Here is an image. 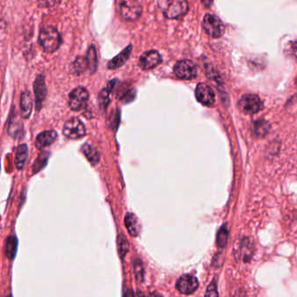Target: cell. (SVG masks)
Masks as SVG:
<instances>
[{"label":"cell","mask_w":297,"mask_h":297,"mask_svg":"<svg viewBox=\"0 0 297 297\" xmlns=\"http://www.w3.org/2000/svg\"><path fill=\"white\" fill-rule=\"evenodd\" d=\"M159 9L168 19H175L187 14L188 3L187 0H159Z\"/></svg>","instance_id":"6da1fadb"},{"label":"cell","mask_w":297,"mask_h":297,"mask_svg":"<svg viewBox=\"0 0 297 297\" xmlns=\"http://www.w3.org/2000/svg\"><path fill=\"white\" fill-rule=\"evenodd\" d=\"M39 41L46 53H54L62 43L60 32L53 26H46L39 32Z\"/></svg>","instance_id":"7a4b0ae2"},{"label":"cell","mask_w":297,"mask_h":297,"mask_svg":"<svg viewBox=\"0 0 297 297\" xmlns=\"http://www.w3.org/2000/svg\"><path fill=\"white\" fill-rule=\"evenodd\" d=\"M119 11L121 18L126 21H135L141 17L142 7L138 0H122Z\"/></svg>","instance_id":"3957f363"},{"label":"cell","mask_w":297,"mask_h":297,"mask_svg":"<svg viewBox=\"0 0 297 297\" xmlns=\"http://www.w3.org/2000/svg\"><path fill=\"white\" fill-rule=\"evenodd\" d=\"M205 32L213 38H220L225 32V26L223 22L216 15L207 14L202 22Z\"/></svg>","instance_id":"277c9868"},{"label":"cell","mask_w":297,"mask_h":297,"mask_svg":"<svg viewBox=\"0 0 297 297\" xmlns=\"http://www.w3.org/2000/svg\"><path fill=\"white\" fill-rule=\"evenodd\" d=\"M63 134L66 137L76 140L85 136L86 134L85 125L78 118H72L64 125Z\"/></svg>","instance_id":"5b68a950"},{"label":"cell","mask_w":297,"mask_h":297,"mask_svg":"<svg viewBox=\"0 0 297 297\" xmlns=\"http://www.w3.org/2000/svg\"><path fill=\"white\" fill-rule=\"evenodd\" d=\"M88 99V91L85 87L78 86L69 93V106L74 111H80L85 107Z\"/></svg>","instance_id":"8992f818"},{"label":"cell","mask_w":297,"mask_h":297,"mask_svg":"<svg viewBox=\"0 0 297 297\" xmlns=\"http://www.w3.org/2000/svg\"><path fill=\"white\" fill-rule=\"evenodd\" d=\"M239 106L245 113L255 114L262 109V102L257 95L245 94L240 99Z\"/></svg>","instance_id":"52a82bcc"},{"label":"cell","mask_w":297,"mask_h":297,"mask_svg":"<svg viewBox=\"0 0 297 297\" xmlns=\"http://www.w3.org/2000/svg\"><path fill=\"white\" fill-rule=\"evenodd\" d=\"M173 71L177 77L181 79H192L195 78L197 75V69L195 65L188 60L177 62Z\"/></svg>","instance_id":"ba28073f"},{"label":"cell","mask_w":297,"mask_h":297,"mask_svg":"<svg viewBox=\"0 0 297 297\" xmlns=\"http://www.w3.org/2000/svg\"><path fill=\"white\" fill-rule=\"evenodd\" d=\"M161 62H162V58L160 56V54L157 51L151 50L142 54L139 61V66L142 70L148 71L158 67Z\"/></svg>","instance_id":"9c48e42d"},{"label":"cell","mask_w":297,"mask_h":297,"mask_svg":"<svg viewBox=\"0 0 297 297\" xmlns=\"http://www.w3.org/2000/svg\"><path fill=\"white\" fill-rule=\"evenodd\" d=\"M195 97L199 102L204 106H213L216 101V96L213 89L204 83H201L196 86Z\"/></svg>","instance_id":"30bf717a"},{"label":"cell","mask_w":297,"mask_h":297,"mask_svg":"<svg viewBox=\"0 0 297 297\" xmlns=\"http://www.w3.org/2000/svg\"><path fill=\"white\" fill-rule=\"evenodd\" d=\"M199 282L195 276L185 275L179 278L176 283V289L180 293L190 295L197 290Z\"/></svg>","instance_id":"8fae6325"},{"label":"cell","mask_w":297,"mask_h":297,"mask_svg":"<svg viewBox=\"0 0 297 297\" xmlns=\"http://www.w3.org/2000/svg\"><path fill=\"white\" fill-rule=\"evenodd\" d=\"M57 133L53 130H47V131L42 132L41 134L38 135L36 139V147L39 150L48 148L49 146L52 145L53 142L56 141Z\"/></svg>","instance_id":"7c38bea8"},{"label":"cell","mask_w":297,"mask_h":297,"mask_svg":"<svg viewBox=\"0 0 297 297\" xmlns=\"http://www.w3.org/2000/svg\"><path fill=\"white\" fill-rule=\"evenodd\" d=\"M125 225L128 228V233H130L132 236H138L141 233L142 224L135 214L132 213L127 214V216L125 217Z\"/></svg>","instance_id":"4fadbf2b"},{"label":"cell","mask_w":297,"mask_h":297,"mask_svg":"<svg viewBox=\"0 0 297 297\" xmlns=\"http://www.w3.org/2000/svg\"><path fill=\"white\" fill-rule=\"evenodd\" d=\"M34 93H35L37 106H38V109H39L43 100L45 99L46 95V83H45V78L43 75L39 76L34 82Z\"/></svg>","instance_id":"5bb4252c"},{"label":"cell","mask_w":297,"mask_h":297,"mask_svg":"<svg viewBox=\"0 0 297 297\" xmlns=\"http://www.w3.org/2000/svg\"><path fill=\"white\" fill-rule=\"evenodd\" d=\"M132 49H133V46L131 45L128 46L127 48H125L120 54H118L116 57L113 58L112 61H109L108 68L114 70V69L122 67L128 61L129 57L131 55Z\"/></svg>","instance_id":"9a60e30c"},{"label":"cell","mask_w":297,"mask_h":297,"mask_svg":"<svg viewBox=\"0 0 297 297\" xmlns=\"http://www.w3.org/2000/svg\"><path fill=\"white\" fill-rule=\"evenodd\" d=\"M32 99L29 92H22L20 96V113L22 118L28 119L31 116L32 111Z\"/></svg>","instance_id":"2e32d148"},{"label":"cell","mask_w":297,"mask_h":297,"mask_svg":"<svg viewBox=\"0 0 297 297\" xmlns=\"http://www.w3.org/2000/svg\"><path fill=\"white\" fill-rule=\"evenodd\" d=\"M28 148L25 144H22L18 147L16 152V159H15V164L18 170L24 168L25 162L28 158Z\"/></svg>","instance_id":"e0dca14e"},{"label":"cell","mask_w":297,"mask_h":297,"mask_svg":"<svg viewBox=\"0 0 297 297\" xmlns=\"http://www.w3.org/2000/svg\"><path fill=\"white\" fill-rule=\"evenodd\" d=\"M82 151L86 157V159H88L89 162L91 163L93 166H95L99 162L100 156H99V152L92 145L86 143L82 147Z\"/></svg>","instance_id":"ac0fdd59"},{"label":"cell","mask_w":297,"mask_h":297,"mask_svg":"<svg viewBox=\"0 0 297 297\" xmlns=\"http://www.w3.org/2000/svg\"><path fill=\"white\" fill-rule=\"evenodd\" d=\"M86 69H88V63L86 58L84 57H78L71 66L72 72L77 75L82 74Z\"/></svg>","instance_id":"d6986e66"},{"label":"cell","mask_w":297,"mask_h":297,"mask_svg":"<svg viewBox=\"0 0 297 297\" xmlns=\"http://www.w3.org/2000/svg\"><path fill=\"white\" fill-rule=\"evenodd\" d=\"M85 58L88 63L89 71L91 74H94L98 68V57H97V52L94 46H90Z\"/></svg>","instance_id":"ffe728a7"},{"label":"cell","mask_w":297,"mask_h":297,"mask_svg":"<svg viewBox=\"0 0 297 297\" xmlns=\"http://www.w3.org/2000/svg\"><path fill=\"white\" fill-rule=\"evenodd\" d=\"M17 246H18V241L16 237L10 236L6 240L5 250H6V255L9 258L12 259L14 257L17 251Z\"/></svg>","instance_id":"44dd1931"},{"label":"cell","mask_w":297,"mask_h":297,"mask_svg":"<svg viewBox=\"0 0 297 297\" xmlns=\"http://www.w3.org/2000/svg\"><path fill=\"white\" fill-rule=\"evenodd\" d=\"M115 82V80H114ZM113 82V83H114ZM113 87V85H111V82H110L108 85H107V87L106 89H103L102 91L100 92L99 95V105L101 107L103 108H105L106 109L107 106H108V104L110 102V99H109V94L111 91H112V89Z\"/></svg>","instance_id":"7402d4cb"},{"label":"cell","mask_w":297,"mask_h":297,"mask_svg":"<svg viewBox=\"0 0 297 297\" xmlns=\"http://www.w3.org/2000/svg\"><path fill=\"white\" fill-rule=\"evenodd\" d=\"M118 251L121 256V258H124L129 251V243L128 239L124 236L123 233H121L118 237Z\"/></svg>","instance_id":"603a6c76"},{"label":"cell","mask_w":297,"mask_h":297,"mask_svg":"<svg viewBox=\"0 0 297 297\" xmlns=\"http://www.w3.org/2000/svg\"><path fill=\"white\" fill-rule=\"evenodd\" d=\"M22 129H23V128H22L21 123L16 119V115H14V118H11V121L9 122V128H8L9 134L11 136L16 137L18 135H20Z\"/></svg>","instance_id":"cb8c5ba5"},{"label":"cell","mask_w":297,"mask_h":297,"mask_svg":"<svg viewBox=\"0 0 297 297\" xmlns=\"http://www.w3.org/2000/svg\"><path fill=\"white\" fill-rule=\"evenodd\" d=\"M269 126L268 122L264 121H258L254 122V131L258 135H264L268 133Z\"/></svg>","instance_id":"d4e9b609"},{"label":"cell","mask_w":297,"mask_h":297,"mask_svg":"<svg viewBox=\"0 0 297 297\" xmlns=\"http://www.w3.org/2000/svg\"><path fill=\"white\" fill-rule=\"evenodd\" d=\"M134 269H135V278L139 283H141L143 281V277H144V268L140 260H135V263H134Z\"/></svg>","instance_id":"484cf974"},{"label":"cell","mask_w":297,"mask_h":297,"mask_svg":"<svg viewBox=\"0 0 297 297\" xmlns=\"http://www.w3.org/2000/svg\"><path fill=\"white\" fill-rule=\"evenodd\" d=\"M227 236H228V232L225 226H223L221 228V230L217 235V244L221 248L225 247L226 244V241H227Z\"/></svg>","instance_id":"4316f807"},{"label":"cell","mask_w":297,"mask_h":297,"mask_svg":"<svg viewBox=\"0 0 297 297\" xmlns=\"http://www.w3.org/2000/svg\"><path fill=\"white\" fill-rule=\"evenodd\" d=\"M61 0H38L39 6L44 8H52L61 3Z\"/></svg>","instance_id":"83f0119b"},{"label":"cell","mask_w":297,"mask_h":297,"mask_svg":"<svg viewBox=\"0 0 297 297\" xmlns=\"http://www.w3.org/2000/svg\"><path fill=\"white\" fill-rule=\"evenodd\" d=\"M202 4L205 5L206 7H209L213 3V0H202Z\"/></svg>","instance_id":"f1b7e54d"}]
</instances>
